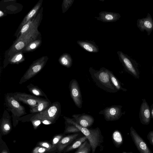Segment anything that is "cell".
Instances as JSON below:
<instances>
[{
	"mask_svg": "<svg viewBox=\"0 0 153 153\" xmlns=\"http://www.w3.org/2000/svg\"><path fill=\"white\" fill-rule=\"evenodd\" d=\"M4 15L3 13L1 11H0V17H1Z\"/></svg>",
	"mask_w": 153,
	"mask_h": 153,
	"instance_id": "39",
	"label": "cell"
},
{
	"mask_svg": "<svg viewBox=\"0 0 153 153\" xmlns=\"http://www.w3.org/2000/svg\"><path fill=\"white\" fill-rule=\"evenodd\" d=\"M48 59L47 56H44L34 61L21 77L19 83L22 84L39 73L45 65Z\"/></svg>",
	"mask_w": 153,
	"mask_h": 153,
	"instance_id": "6",
	"label": "cell"
},
{
	"mask_svg": "<svg viewBox=\"0 0 153 153\" xmlns=\"http://www.w3.org/2000/svg\"><path fill=\"white\" fill-rule=\"evenodd\" d=\"M77 43L82 48L88 51L97 53L99 51L98 46L94 42L87 40H78Z\"/></svg>",
	"mask_w": 153,
	"mask_h": 153,
	"instance_id": "18",
	"label": "cell"
},
{
	"mask_svg": "<svg viewBox=\"0 0 153 153\" xmlns=\"http://www.w3.org/2000/svg\"><path fill=\"white\" fill-rule=\"evenodd\" d=\"M112 140L116 147L119 148L123 144V140L120 132L118 130H115L112 133Z\"/></svg>",
	"mask_w": 153,
	"mask_h": 153,
	"instance_id": "22",
	"label": "cell"
},
{
	"mask_svg": "<svg viewBox=\"0 0 153 153\" xmlns=\"http://www.w3.org/2000/svg\"><path fill=\"white\" fill-rule=\"evenodd\" d=\"M150 109L151 111V118H152L153 119V104H152L150 107Z\"/></svg>",
	"mask_w": 153,
	"mask_h": 153,
	"instance_id": "38",
	"label": "cell"
},
{
	"mask_svg": "<svg viewBox=\"0 0 153 153\" xmlns=\"http://www.w3.org/2000/svg\"><path fill=\"white\" fill-rule=\"evenodd\" d=\"M42 16V11L40 10L36 16L32 24L25 33L18 37L12 46L7 51V56L4 63V67L7 66L8 59L16 53L22 52L29 43L38 39L40 34L38 28Z\"/></svg>",
	"mask_w": 153,
	"mask_h": 153,
	"instance_id": "1",
	"label": "cell"
},
{
	"mask_svg": "<svg viewBox=\"0 0 153 153\" xmlns=\"http://www.w3.org/2000/svg\"><path fill=\"white\" fill-rule=\"evenodd\" d=\"M65 123L66 126L64 132V134L75 133L80 132V130L74 125L67 123L65 122Z\"/></svg>",
	"mask_w": 153,
	"mask_h": 153,
	"instance_id": "29",
	"label": "cell"
},
{
	"mask_svg": "<svg viewBox=\"0 0 153 153\" xmlns=\"http://www.w3.org/2000/svg\"><path fill=\"white\" fill-rule=\"evenodd\" d=\"M0 128L2 133L4 134L9 133L12 129L11 116L7 110L4 111L1 119Z\"/></svg>",
	"mask_w": 153,
	"mask_h": 153,
	"instance_id": "14",
	"label": "cell"
},
{
	"mask_svg": "<svg viewBox=\"0 0 153 153\" xmlns=\"http://www.w3.org/2000/svg\"><path fill=\"white\" fill-rule=\"evenodd\" d=\"M4 102L6 110L11 112L14 126L18 123L21 117L26 114L25 107L14 97V93H7L5 94Z\"/></svg>",
	"mask_w": 153,
	"mask_h": 153,
	"instance_id": "4",
	"label": "cell"
},
{
	"mask_svg": "<svg viewBox=\"0 0 153 153\" xmlns=\"http://www.w3.org/2000/svg\"><path fill=\"white\" fill-rule=\"evenodd\" d=\"M59 63L67 68H70L72 64L73 60L70 55L67 53L63 54L59 59Z\"/></svg>",
	"mask_w": 153,
	"mask_h": 153,
	"instance_id": "24",
	"label": "cell"
},
{
	"mask_svg": "<svg viewBox=\"0 0 153 153\" xmlns=\"http://www.w3.org/2000/svg\"><path fill=\"white\" fill-rule=\"evenodd\" d=\"M130 134L133 142L140 153H152L146 142L132 126L130 128Z\"/></svg>",
	"mask_w": 153,
	"mask_h": 153,
	"instance_id": "11",
	"label": "cell"
},
{
	"mask_svg": "<svg viewBox=\"0 0 153 153\" xmlns=\"http://www.w3.org/2000/svg\"><path fill=\"white\" fill-rule=\"evenodd\" d=\"M137 24L139 28L146 30L148 33L153 29V21L149 14L146 17L138 19Z\"/></svg>",
	"mask_w": 153,
	"mask_h": 153,
	"instance_id": "17",
	"label": "cell"
},
{
	"mask_svg": "<svg viewBox=\"0 0 153 153\" xmlns=\"http://www.w3.org/2000/svg\"><path fill=\"white\" fill-rule=\"evenodd\" d=\"M99 16L95 17L97 20L101 21L104 22H115L120 17V15L116 13L102 11L99 14Z\"/></svg>",
	"mask_w": 153,
	"mask_h": 153,
	"instance_id": "15",
	"label": "cell"
},
{
	"mask_svg": "<svg viewBox=\"0 0 153 153\" xmlns=\"http://www.w3.org/2000/svg\"><path fill=\"white\" fill-rule=\"evenodd\" d=\"M1 153H8V152L6 150H4Z\"/></svg>",
	"mask_w": 153,
	"mask_h": 153,
	"instance_id": "40",
	"label": "cell"
},
{
	"mask_svg": "<svg viewBox=\"0 0 153 153\" xmlns=\"http://www.w3.org/2000/svg\"><path fill=\"white\" fill-rule=\"evenodd\" d=\"M42 1H40L38 2L34 7L26 15L19 26V31L20 30L24 25L28 22L30 19L36 16L38 10L42 5Z\"/></svg>",
	"mask_w": 153,
	"mask_h": 153,
	"instance_id": "19",
	"label": "cell"
},
{
	"mask_svg": "<svg viewBox=\"0 0 153 153\" xmlns=\"http://www.w3.org/2000/svg\"><path fill=\"white\" fill-rule=\"evenodd\" d=\"M72 117L77 123L86 128H88L92 126L94 121L92 116L84 113L73 114Z\"/></svg>",
	"mask_w": 153,
	"mask_h": 153,
	"instance_id": "13",
	"label": "cell"
},
{
	"mask_svg": "<svg viewBox=\"0 0 153 153\" xmlns=\"http://www.w3.org/2000/svg\"><path fill=\"white\" fill-rule=\"evenodd\" d=\"M42 43L41 38H38L29 43L23 50L22 52H29L33 50L40 45Z\"/></svg>",
	"mask_w": 153,
	"mask_h": 153,
	"instance_id": "28",
	"label": "cell"
},
{
	"mask_svg": "<svg viewBox=\"0 0 153 153\" xmlns=\"http://www.w3.org/2000/svg\"><path fill=\"white\" fill-rule=\"evenodd\" d=\"M109 74L111 82L116 89L118 91L121 90L124 91H126L127 90L123 88L120 82L113 74V72L109 70Z\"/></svg>",
	"mask_w": 153,
	"mask_h": 153,
	"instance_id": "25",
	"label": "cell"
},
{
	"mask_svg": "<svg viewBox=\"0 0 153 153\" xmlns=\"http://www.w3.org/2000/svg\"><path fill=\"white\" fill-rule=\"evenodd\" d=\"M78 135V133H75L63 137L57 145V148L59 151L61 152L63 151L67 146L76 140Z\"/></svg>",
	"mask_w": 153,
	"mask_h": 153,
	"instance_id": "16",
	"label": "cell"
},
{
	"mask_svg": "<svg viewBox=\"0 0 153 153\" xmlns=\"http://www.w3.org/2000/svg\"><path fill=\"white\" fill-rule=\"evenodd\" d=\"M63 135L61 134L55 136L52 140V145L53 146H57L60 140L63 137Z\"/></svg>",
	"mask_w": 153,
	"mask_h": 153,
	"instance_id": "34",
	"label": "cell"
},
{
	"mask_svg": "<svg viewBox=\"0 0 153 153\" xmlns=\"http://www.w3.org/2000/svg\"><path fill=\"white\" fill-rule=\"evenodd\" d=\"M122 106L120 105H113L106 107L99 112V114L104 115L107 121H114L119 120L124 112H122Z\"/></svg>",
	"mask_w": 153,
	"mask_h": 153,
	"instance_id": "8",
	"label": "cell"
},
{
	"mask_svg": "<svg viewBox=\"0 0 153 153\" xmlns=\"http://www.w3.org/2000/svg\"><path fill=\"white\" fill-rule=\"evenodd\" d=\"M31 122L33 127L35 129H36L41 124L42 120L39 119H34L30 120Z\"/></svg>",
	"mask_w": 153,
	"mask_h": 153,
	"instance_id": "35",
	"label": "cell"
},
{
	"mask_svg": "<svg viewBox=\"0 0 153 153\" xmlns=\"http://www.w3.org/2000/svg\"><path fill=\"white\" fill-rule=\"evenodd\" d=\"M122 153H133L132 152H123Z\"/></svg>",
	"mask_w": 153,
	"mask_h": 153,
	"instance_id": "41",
	"label": "cell"
},
{
	"mask_svg": "<svg viewBox=\"0 0 153 153\" xmlns=\"http://www.w3.org/2000/svg\"><path fill=\"white\" fill-rule=\"evenodd\" d=\"M147 138L150 143L153 146V131H151L148 133Z\"/></svg>",
	"mask_w": 153,
	"mask_h": 153,
	"instance_id": "36",
	"label": "cell"
},
{
	"mask_svg": "<svg viewBox=\"0 0 153 153\" xmlns=\"http://www.w3.org/2000/svg\"></svg>",
	"mask_w": 153,
	"mask_h": 153,
	"instance_id": "42",
	"label": "cell"
},
{
	"mask_svg": "<svg viewBox=\"0 0 153 153\" xmlns=\"http://www.w3.org/2000/svg\"><path fill=\"white\" fill-rule=\"evenodd\" d=\"M88 140L85 136L80 137L75 140L69 146H68L65 152H68L78 148L85 140Z\"/></svg>",
	"mask_w": 153,
	"mask_h": 153,
	"instance_id": "23",
	"label": "cell"
},
{
	"mask_svg": "<svg viewBox=\"0 0 153 153\" xmlns=\"http://www.w3.org/2000/svg\"><path fill=\"white\" fill-rule=\"evenodd\" d=\"M51 104L48 99H45L37 106L30 110L31 114L41 112L47 109Z\"/></svg>",
	"mask_w": 153,
	"mask_h": 153,
	"instance_id": "20",
	"label": "cell"
},
{
	"mask_svg": "<svg viewBox=\"0 0 153 153\" xmlns=\"http://www.w3.org/2000/svg\"><path fill=\"white\" fill-rule=\"evenodd\" d=\"M63 118L65 122L75 126L87 137L91 146L92 153H95L97 148L104 142V137L100 128L98 127L95 128H85L77 123L73 118L65 116Z\"/></svg>",
	"mask_w": 153,
	"mask_h": 153,
	"instance_id": "2",
	"label": "cell"
},
{
	"mask_svg": "<svg viewBox=\"0 0 153 153\" xmlns=\"http://www.w3.org/2000/svg\"><path fill=\"white\" fill-rule=\"evenodd\" d=\"M14 94L16 100L27 105L30 109L37 106L45 99L25 93L16 92Z\"/></svg>",
	"mask_w": 153,
	"mask_h": 153,
	"instance_id": "7",
	"label": "cell"
},
{
	"mask_svg": "<svg viewBox=\"0 0 153 153\" xmlns=\"http://www.w3.org/2000/svg\"><path fill=\"white\" fill-rule=\"evenodd\" d=\"M27 88L28 91L32 94L38 97H44L45 99H48L46 94L38 86L30 83L27 86Z\"/></svg>",
	"mask_w": 153,
	"mask_h": 153,
	"instance_id": "21",
	"label": "cell"
},
{
	"mask_svg": "<svg viewBox=\"0 0 153 153\" xmlns=\"http://www.w3.org/2000/svg\"><path fill=\"white\" fill-rule=\"evenodd\" d=\"M74 0H64L62 4L63 12H65L71 6L73 3Z\"/></svg>",
	"mask_w": 153,
	"mask_h": 153,
	"instance_id": "32",
	"label": "cell"
},
{
	"mask_svg": "<svg viewBox=\"0 0 153 153\" xmlns=\"http://www.w3.org/2000/svg\"><path fill=\"white\" fill-rule=\"evenodd\" d=\"M51 151L50 150L41 146L35 147L33 150L32 153H44L45 152Z\"/></svg>",
	"mask_w": 153,
	"mask_h": 153,
	"instance_id": "33",
	"label": "cell"
},
{
	"mask_svg": "<svg viewBox=\"0 0 153 153\" xmlns=\"http://www.w3.org/2000/svg\"><path fill=\"white\" fill-rule=\"evenodd\" d=\"M42 123L45 125H50L53 123L51 122L46 120H42Z\"/></svg>",
	"mask_w": 153,
	"mask_h": 153,
	"instance_id": "37",
	"label": "cell"
},
{
	"mask_svg": "<svg viewBox=\"0 0 153 153\" xmlns=\"http://www.w3.org/2000/svg\"><path fill=\"white\" fill-rule=\"evenodd\" d=\"M89 71L93 81L98 87L109 93H114L118 91L111 82L109 70L102 67L99 70H97L90 67Z\"/></svg>",
	"mask_w": 153,
	"mask_h": 153,
	"instance_id": "3",
	"label": "cell"
},
{
	"mask_svg": "<svg viewBox=\"0 0 153 153\" xmlns=\"http://www.w3.org/2000/svg\"><path fill=\"white\" fill-rule=\"evenodd\" d=\"M139 113L140 123L143 125H148L150 123L151 118L149 106L145 99L142 100Z\"/></svg>",
	"mask_w": 153,
	"mask_h": 153,
	"instance_id": "12",
	"label": "cell"
},
{
	"mask_svg": "<svg viewBox=\"0 0 153 153\" xmlns=\"http://www.w3.org/2000/svg\"><path fill=\"white\" fill-rule=\"evenodd\" d=\"M22 52H19L9 58L7 62V66L9 63L18 64L23 61L24 59L22 53Z\"/></svg>",
	"mask_w": 153,
	"mask_h": 153,
	"instance_id": "27",
	"label": "cell"
},
{
	"mask_svg": "<svg viewBox=\"0 0 153 153\" xmlns=\"http://www.w3.org/2000/svg\"><path fill=\"white\" fill-rule=\"evenodd\" d=\"M71 97L76 105L79 108H81L82 104V100L80 89L77 81L72 79L69 85Z\"/></svg>",
	"mask_w": 153,
	"mask_h": 153,
	"instance_id": "10",
	"label": "cell"
},
{
	"mask_svg": "<svg viewBox=\"0 0 153 153\" xmlns=\"http://www.w3.org/2000/svg\"><path fill=\"white\" fill-rule=\"evenodd\" d=\"M38 145L40 146L48 149L50 150L53 151L55 150L57 148V146H53L49 143L46 142H41L38 143Z\"/></svg>",
	"mask_w": 153,
	"mask_h": 153,
	"instance_id": "31",
	"label": "cell"
},
{
	"mask_svg": "<svg viewBox=\"0 0 153 153\" xmlns=\"http://www.w3.org/2000/svg\"><path fill=\"white\" fill-rule=\"evenodd\" d=\"M36 16L30 19L28 22L24 25L19 32V37L25 33L30 28L34 22Z\"/></svg>",
	"mask_w": 153,
	"mask_h": 153,
	"instance_id": "30",
	"label": "cell"
},
{
	"mask_svg": "<svg viewBox=\"0 0 153 153\" xmlns=\"http://www.w3.org/2000/svg\"><path fill=\"white\" fill-rule=\"evenodd\" d=\"M117 53L126 71L134 78L139 79L140 73L137 66L122 51H118Z\"/></svg>",
	"mask_w": 153,
	"mask_h": 153,
	"instance_id": "9",
	"label": "cell"
},
{
	"mask_svg": "<svg viewBox=\"0 0 153 153\" xmlns=\"http://www.w3.org/2000/svg\"><path fill=\"white\" fill-rule=\"evenodd\" d=\"M91 150V146L87 140L84 142L74 153H90Z\"/></svg>",
	"mask_w": 153,
	"mask_h": 153,
	"instance_id": "26",
	"label": "cell"
},
{
	"mask_svg": "<svg viewBox=\"0 0 153 153\" xmlns=\"http://www.w3.org/2000/svg\"><path fill=\"white\" fill-rule=\"evenodd\" d=\"M61 113V105L58 101L51 103L45 110L35 114L30 119V121L34 119L41 120H46L54 123L59 117Z\"/></svg>",
	"mask_w": 153,
	"mask_h": 153,
	"instance_id": "5",
	"label": "cell"
}]
</instances>
